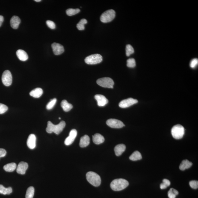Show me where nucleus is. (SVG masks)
Segmentation results:
<instances>
[{
    "mask_svg": "<svg viewBox=\"0 0 198 198\" xmlns=\"http://www.w3.org/2000/svg\"><path fill=\"white\" fill-rule=\"evenodd\" d=\"M66 125L65 122L62 121L57 125H54L50 121L48 122V126L46 129L47 132L51 134L54 133L57 135L60 134L64 130Z\"/></svg>",
    "mask_w": 198,
    "mask_h": 198,
    "instance_id": "1",
    "label": "nucleus"
},
{
    "mask_svg": "<svg viewBox=\"0 0 198 198\" xmlns=\"http://www.w3.org/2000/svg\"><path fill=\"white\" fill-rule=\"evenodd\" d=\"M129 185L128 181L124 179H116L112 182L110 186L113 191H119L126 188Z\"/></svg>",
    "mask_w": 198,
    "mask_h": 198,
    "instance_id": "2",
    "label": "nucleus"
},
{
    "mask_svg": "<svg viewBox=\"0 0 198 198\" xmlns=\"http://www.w3.org/2000/svg\"><path fill=\"white\" fill-rule=\"evenodd\" d=\"M86 176L87 181L94 187H99L101 185V180L100 176L95 172H88Z\"/></svg>",
    "mask_w": 198,
    "mask_h": 198,
    "instance_id": "3",
    "label": "nucleus"
},
{
    "mask_svg": "<svg viewBox=\"0 0 198 198\" xmlns=\"http://www.w3.org/2000/svg\"><path fill=\"white\" fill-rule=\"evenodd\" d=\"M171 134L173 138L176 140L181 139L185 134V128L180 124L174 125L171 129Z\"/></svg>",
    "mask_w": 198,
    "mask_h": 198,
    "instance_id": "4",
    "label": "nucleus"
},
{
    "mask_svg": "<svg viewBox=\"0 0 198 198\" xmlns=\"http://www.w3.org/2000/svg\"><path fill=\"white\" fill-rule=\"evenodd\" d=\"M115 15V11L112 9L109 10L102 14L100 17L101 21L103 23L110 22L114 19Z\"/></svg>",
    "mask_w": 198,
    "mask_h": 198,
    "instance_id": "5",
    "label": "nucleus"
},
{
    "mask_svg": "<svg viewBox=\"0 0 198 198\" xmlns=\"http://www.w3.org/2000/svg\"><path fill=\"white\" fill-rule=\"evenodd\" d=\"M97 83L98 85L105 88L113 89L114 82L111 78L108 77L100 78L98 79Z\"/></svg>",
    "mask_w": 198,
    "mask_h": 198,
    "instance_id": "6",
    "label": "nucleus"
},
{
    "mask_svg": "<svg viewBox=\"0 0 198 198\" xmlns=\"http://www.w3.org/2000/svg\"><path fill=\"white\" fill-rule=\"evenodd\" d=\"M85 61L86 63L87 64H97L103 61V57L99 54H92L86 57Z\"/></svg>",
    "mask_w": 198,
    "mask_h": 198,
    "instance_id": "7",
    "label": "nucleus"
},
{
    "mask_svg": "<svg viewBox=\"0 0 198 198\" xmlns=\"http://www.w3.org/2000/svg\"><path fill=\"white\" fill-rule=\"evenodd\" d=\"M2 81L3 85L6 86H9L12 83V76L10 71L6 70L3 72L2 78Z\"/></svg>",
    "mask_w": 198,
    "mask_h": 198,
    "instance_id": "8",
    "label": "nucleus"
},
{
    "mask_svg": "<svg viewBox=\"0 0 198 198\" xmlns=\"http://www.w3.org/2000/svg\"><path fill=\"white\" fill-rule=\"evenodd\" d=\"M106 123L108 126L112 128H120L125 126L122 121L116 119H109Z\"/></svg>",
    "mask_w": 198,
    "mask_h": 198,
    "instance_id": "9",
    "label": "nucleus"
},
{
    "mask_svg": "<svg viewBox=\"0 0 198 198\" xmlns=\"http://www.w3.org/2000/svg\"><path fill=\"white\" fill-rule=\"evenodd\" d=\"M138 103V101L137 99L130 98L121 101L119 103V106L120 107L123 108H125L130 107Z\"/></svg>",
    "mask_w": 198,
    "mask_h": 198,
    "instance_id": "10",
    "label": "nucleus"
},
{
    "mask_svg": "<svg viewBox=\"0 0 198 198\" xmlns=\"http://www.w3.org/2000/svg\"><path fill=\"white\" fill-rule=\"evenodd\" d=\"M77 135V131L76 129H72L70 133L69 136L65 141V144L67 146L70 145L72 144L75 140Z\"/></svg>",
    "mask_w": 198,
    "mask_h": 198,
    "instance_id": "11",
    "label": "nucleus"
},
{
    "mask_svg": "<svg viewBox=\"0 0 198 198\" xmlns=\"http://www.w3.org/2000/svg\"><path fill=\"white\" fill-rule=\"evenodd\" d=\"M53 52L56 55H59L64 52L63 46L58 43H54L52 45Z\"/></svg>",
    "mask_w": 198,
    "mask_h": 198,
    "instance_id": "12",
    "label": "nucleus"
},
{
    "mask_svg": "<svg viewBox=\"0 0 198 198\" xmlns=\"http://www.w3.org/2000/svg\"><path fill=\"white\" fill-rule=\"evenodd\" d=\"M95 99L97 102L98 106L99 107H104L108 103V100L104 96L100 95H96Z\"/></svg>",
    "mask_w": 198,
    "mask_h": 198,
    "instance_id": "13",
    "label": "nucleus"
},
{
    "mask_svg": "<svg viewBox=\"0 0 198 198\" xmlns=\"http://www.w3.org/2000/svg\"><path fill=\"white\" fill-rule=\"evenodd\" d=\"M27 145L28 147L33 150L34 149L36 145V137L34 134L29 135L27 141Z\"/></svg>",
    "mask_w": 198,
    "mask_h": 198,
    "instance_id": "14",
    "label": "nucleus"
},
{
    "mask_svg": "<svg viewBox=\"0 0 198 198\" xmlns=\"http://www.w3.org/2000/svg\"><path fill=\"white\" fill-rule=\"evenodd\" d=\"M28 167V163L25 162H21L17 168V172L21 175L25 174L26 171Z\"/></svg>",
    "mask_w": 198,
    "mask_h": 198,
    "instance_id": "15",
    "label": "nucleus"
},
{
    "mask_svg": "<svg viewBox=\"0 0 198 198\" xmlns=\"http://www.w3.org/2000/svg\"><path fill=\"white\" fill-rule=\"evenodd\" d=\"M20 23V19L17 16H13L12 17L10 21L11 26L14 29H17L18 28Z\"/></svg>",
    "mask_w": 198,
    "mask_h": 198,
    "instance_id": "16",
    "label": "nucleus"
},
{
    "mask_svg": "<svg viewBox=\"0 0 198 198\" xmlns=\"http://www.w3.org/2000/svg\"><path fill=\"white\" fill-rule=\"evenodd\" d=\"M16 55L18 58L21 61H26L28 59V56L27 53L23 50H18L16 52Z\"/></svg>",
    "mask_w": 198,
    "mask_h": 198,
    "instance_id": "17",
    "label": "nucleus"
},
{
    "mask_svg": "<svg viewBox=\"0 0 198 198\" xmlns=\"http://www.w3.org/2000/svg\"><path fill=\"white\" fill-rule=\"evenodd\" d=\"M125 149L126 146L124 144H120L117 145L114 149L116 155L117 156H120L125 151Z\"/></svg>",
    "mask_w": 198,
    "mask_h": 198,
    "instance_id": "18",
    "label": "nucleus"
},
{
    "mask_svg": "<svg viewBox=\"0 0 198 198\" xmlns=\"http://www.w3.org/2000/svg\"><path fill=\"white\" fill-rule=\"evenodd\" d=\"M90 142V139L87 135L81 137L80 138L79 145L80 147L85 148L89 145Z\"/></svg>",
    "mask_w": 198,
    "mask_h": 198,
    "instance_id": "19",
    "label": "nucleus"
},
{
    "mask_svg": "<svg viewBox=\"0 0 198 198\" xmlns=\"http://www.w3.org/2000/svg\"><path fill=\"white\" fill-rule=\"evenodd\" d=\"M93 140L95 144L99 145L104 142L105 139L102 135L97 133L93 136Z\"/></svg>",
    "mask_w": 198,
    "mask_h": 198,
    "instance_id": "20",
    "label": "nucleus"
},
{
    "mask_svg": "<svg viewBox=\"0 0 198 198\" xmlns=\"http://www.w3.org/2000/svg\"><path fill=\"white\" fill-rule=\"evenodd\" d=\"M43 94V90L40 88H37L30 92V95L35 98H39Z\"/></svg>",
    "mask_w": 198,
    "mask_h": 198,
    "instance_id": "21",
    "label": "nucleus"
},
{
    "mask_svg": "<svg viewBox=\"0 0 198 198\" xmlns=\"http://www.w3.org/2000/svg\"><path fill=\"white\" fill-rule=\"evenodd\" d=\"M192 163L187 160L182 161L179 166V169L182 171H184L191 167Z\"/></svg>",
    "mask_w": 198,
    "mask_h": 198,
    "instance_id": "22",
    "label": "nucleus"
},
{
    "mask_svg": "<svg viewBox=\"0 0 198 198\" xmlns=\"http://www.w3.org/2000/svg\"><path fill=\"white\" fill-rule=\"evenodd\" d=\"M61 105L63 110L66 112L70 111L73 108V106L71 104L69 103L66 100L62 101Z\"/></svg>",
    "mask_w": 198,
    "mask_h": 198,
    "instance_id": "23",
    "label": "nucleus"
},
{
    "mask_svg": "<svg viewBox=\"0 0 198 198\" xmlns=\"http://www.w3.org/2000/svg\"><path fill=\"white\" fill-rule=\"evenodd\" d=\"M17 168V165L14 162L7 164L3 166V169L5 171L8 172H12L14 171Z\"/></svg>",
    "mask_w": 198,
    "mask_h": 198,
    "instance_id": "24",
    "label": "nucleus"
},
{
    "mask_svg": "<svg viewBox=\"0 0 198 198\" xmlns=\"http://www.w3.org/2000/svg\"><path fill=\"white\" fill-rule=\"evenodd\" d=\"M142 158V156L141 154V153L138 151H135L131 155L130 158H129L130 160L134 161L140 160Z\"/></svg>",
    "mask_w": 198,
    "mask_h": 198,
    "instance_id": "25",
    "label": "nucleus"
},
{
    "mask_svg": "<svg viewBox=\"0 0 198 198\" xmlns=\"http://www.w3.org/2000/svg\"><path fill=\"white\" fill-rule=\"evenodd\" d=\"M12 192L13 190L11 187L5 188L2 185H0V193L4 195H9Z\"/></svg>",
    "mask_w": 198,
    "mask_h": 198,
    "instance_id": "26",
    "label": "nucleus"
},
{
    "mask_svg": "<svg viewBox=\"0 0 198 198\" xmlns=\"http://www.w3.org/2000/svg\"><path fill=\"white\" fill-rule=\"evenodd\" d=\"M34 192V188L32 187H29L27 190L25 198H33Z\"/></svg>",
    "mask_w": 198,
    "mask_h": 198,
    "instance_id": "27",
    "label": "nucleus"
},
{
    "mask_svg": "<svg viewBox=\"0 0 198 198\" xmlns=\"http://www.w3.org/2000/svg\"><path fill=\"white\" fill-rule=\"evenodd\" d=\"M87 21L85 19H82L80 20L77 24V28L78 30H83L85 29V25L87 23Z\"/></svg>",
    "mask_w": 198,
    "mask_h": 198,
    "instance_id": "28",
    "label": "nucleus"
},
{
    "mask_svg": "<svg viewBox=\"0 0 198 198\" xmlns=\"http://www.w3.org/2000/svg\"><path fill=\"white\" fill-rule=\"evenodd\" d=\"M80 10L79 9H69L66 11V13L68 16H72L80 12Z\"/></svg>",
    "mask_w": 198,
    "mask_h": 198,
    "instance_id": "29",
    "label": "nucleus"
},
{
    "mask_svg": "<svg viewBox=\"0 0 198 198\" xmlns=\"http://www.w3.org/2000/svg\"><path fill=\"white\" fill-rule=\"evenodd\" d=\"M162 182L163 183L161 184L160 185V189H166L170 185L171 182L168 179H164L162 180Z\"/></svg>",
    "mask_w": 198,
    "mask_h": 198,
    "instance_id": "30",
    "label": "nucleus"
},
{
    "mask_svg": "<svg viewBox=\"0 0 198 198\" xmlns=\"http://www.w3.org/2000/svg\"><path fill=\"white\" fill-rule=\"evenodd\" d=\"M134 48L130 44H127L126 46V54L127 57L130 56L131 54L134 53Z\"/></svg>",
    "mask_w": 198,
    "mask_h": 198,
    "instance_id": "31",
    "label": "nucleus"
},
{
    "mask_svg": "<svg viewBox=\"0 0 198 198\" xmlns=\"http://www.w3.org/2000/svg\"><path fill=\"white\" fill-rule=\"evenodd\" d=\"M127 67L131 68H134L136 66V61L134 58H129L127 60Z\"/></svg>",
    "mask_w": 198,
    "mask_h": 198,
    "instance_id": "32",
    "label": "nucleus"
},
{
    "mask_svg": "<svg viewBox=\"0 0 198 198\" xmlns=\"http://www.w3.org/2000/svg\"><path fill=\"white\" fill-rule=\"evenodd\" d=\"M57 100L56 99H51L46 105V109L48 110H51L53 108L56 103Z\"/></svg>",
    "mask_w": 198,
    "mask_h": 198,
    "instance_id": "33",
    "label": "nucleus"
},
{
    "mask_svg": "<svg viewBox=\"0 0 198 198\" xmlns=\"http://www.w3.org/2000/svg\"><path fill=\"white\" fill-rule=\"evenodd\" d=\"M8 109V107L5 105L0 103V114L6 112Z\"/></svg>",
    "mask_w": 198,
    "mask_h": 198,
    "instance_id": "34",
    "label": "nucleus"
},
{
    "mask_svg": "<svg viewBox=\"0 0 198 198\" xmlns=\"http://www.w3.org/2000/svg\"><path fill=\"white\" fill-rule=\"evenodd\" d=\"M190 187L193 189H197L198 187V182L197 181H192L189 182Z\"/></svg>",
    "mask_w": 198,
    "mask_h": 198,
    "instance_id": "35",
    "label": "nucleus"
},
{
    "mask_svg": "<svg viewBox=\"0 0 198 198\" xmlns=\"http://www.w3.org/2000/svg\"><path fill=\"white\" fill-rule=\"evenodd\" d=\"M46 24L49 28L51 29H54L56 28V24L54 22L50 20H48L46 22Z\"/></svg>",
    "mask_w": 198,
    "mask_h": 198,
    "instance_id": "36",
    "label": "nucleus"
},
{
    "mask_svg": "<svg viewBox=\"0 0 198 198\" xmlns=\"http://www.w3.org/2000/svg\"><path fill=\"white\" fill-rule=\"evenodd\" d=\"M198 64V60L197 58L193 59L192 60L190 63V66L192 68H195L197 65Z\"/></svg>",
    "mask_w": 198,
    "mask_h": 198,
    "instance_id": "37",
    "label": "nucleus"
},
{
    "mask_svg": "<svg viewBox=\"0 0 198 198\" xmlns=\"http://www.w3.org/2000/svg\"><path fill=\"white\" fill-rule=\"evenodd\" d=\"M168 197L169 198H175L176 196L173 191V188H171L168 193Z\"/></svg>",
    "mask_w": 198,
    "mask_h": 198,
    "instance_id": "38",
    "label": "nucleus"
},
{
    "mask_svg": "<svg viewBox=\"0 0 198 198\" xmlns=\"http://www.w3.org/2000/svg\"><path fill=\"white\" fill-rule=\"evenodd\" d=\"M6 151L4 149L0 148V158L4 157L6 154Z\"/></svg>",
    "mask_w": 198,
    "mask_h": 198,
    "instance_id": "39",
    "label": "nucleus"
},
{
    "mask_svg": "<svg viewBox=\"0 0 198 198\" xmlns=\"http://www.w3.org/2000/svg\"><path fill=\"white\" fill-rule=\"evenodd\" d=\"M4 21V18L2 15H0V27L1 26Z\"/></svg>",
    "mask_w": 198,
    "mask_h": 198,
    "instance_id": "40",
    "label": "nucleus"
},
{
    "mask_svg": "<svg viewBox=\"0 0 198 198\" xmlns=\"http://www.w3.org/2000/svg\"><path fill=\"white\" fill-rule=\"evenodd\" d=\"M173 191L174 192V193L175 194L176 196L178 195V194H179V192H178L177 191V190H176L175 189H173Z\"/></svg>",
    "mask_w": 198,
    "mask_h": 198,
    "instance_id": "41",
    "label": "nucleus"
},
{
    "mask_svg": "<svg viewBox=\"0 0 198 198\" xmlns=\"http://www.w3.org/2000/svg\"><path fill=\"white\" fill-rule=\"evenodd\" d=\"M35 1L36 2H41V0H35Z\"/></svg>",
    "mask_w": 198,
    "mask_h": 198,
    "instance_id": "42",
    "label": "nucleus"
},
{
    "mask_svg": "<svg viewBox=\"0 0 198 198\" xmlns=\"http://www.w3.org/2000/svg\"><path fill=\"white\" fill-rule=\"evenodd\" d=\"M61 119V117H59V119Z\"/></svg>",
    "mask_w": 198,
    "mask_h": 198,
    "instance_id": "43",
    "label": "nucleus"
}]
</instances>
